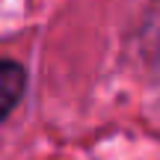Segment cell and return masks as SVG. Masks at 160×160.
<instances>
[{
    "label": "cell",
    "instance_id": "cell-1",
    "mask_svg": "<svg viewBox=\"0 0 160 160\" xmlns=\"http://www.w3.org/2000/svg\"><path fill=\"white\" fill-rule=\"evenodd\" d=\"M24 86H27V71L21 62L12 59H0V122L15 110V104L21 101Z\"/></svg>",
    "mask_w": 160,
    "mask_h": 160
}]
</instances>
